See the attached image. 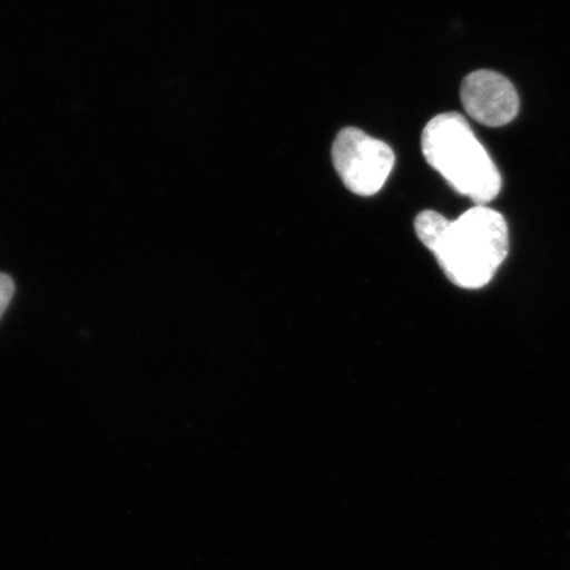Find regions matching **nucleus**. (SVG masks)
Instances as JSON below:
<instances>
[{"label": "nucleus", "mask_w": 570, "mask_h": 570, "mask_svg": "<svg viewBox=\"0 0 570 570\" xmlns=\"http://www.w3.org/2000/svg\"><path fill=\"white\" fill-rule=\"evenodd\" d=\"M461 101L470 117L489 127L510 124L519 111L514 85L493 70L469 75L462 82Z\"/></svg>", "instance_id": "20e7f679"}, {"label": "nucleus", "mask_w": 570, "mask_h": 570, "mask_svg": "<svg viewBox=\"0 0 570 570\" xmlns=\"http://www.w3.org/2000/svg\"><path fill=\"white\" fill-rule=\"evenodd\" d=\"M13 294H16V283L9 275L0 274V318L3 317L4 312L9 308Z\"/></svg>", "instance_id": "39448f33"}, {"label": "nucleus", "mask_w": 570, "mask_h": 570, "mask_svg": "<svg viewBox=\"0 0 570 570\" xmlns=\"http://www.w3.org/2000/svg\"><path fill=\"white\" fill-rule=\"evenodd\" d=\"M415 232L448 279L460 288H483L509 255L508 223L487 205H476L454 220L438 212H422Z\"/></svg>", "instance_id": "f257e3e1"}, {"label": "nucleus", "mask_w": 570, "mask_h": 570, "mask_svg": "<svg viewBox=\"0 0 570 570\" xmlns=\"http://www.w3.org/2000/svg\"><path fill=\"white\" fill-rule=\"evenodd\" d=\"M428 164L459 194L479 205L494 199L502 177L466 119L459 112H444L428 124L422 137Z\"/></svg>", "instance_id": "f03ea898"}, {"label": "nucleus", "mask_w": 570, "mask_h": 570, "mask_svg": "<svg viewBox=\"0 0 570 570\" xmlns=\"http://www.w3.org/2000/svg\"><path fill=\"white\" fill-rule=\"evenodd\" d=\"M332 159L345 187L362 197L377 194L395 164L394 151L386 142L354 127L340 131L333 142Z\"/></svg>", "instance_id": "7ed1b4c3"}]
</instances>
